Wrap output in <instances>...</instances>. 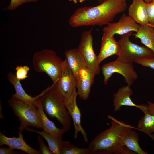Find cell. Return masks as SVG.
Listing matches in <instances>:
<instances>
[{
    "instance_id": "obj_1",
    "label": "cell",
    "mask_w": 154,
    "mask_h": 154,
    "mask_svg": "<svg viewBox=\"0 0 154 154\" xmlns=\"http://www.w3.org/2000/svg\"><path fill=\"white\" fill-rule=\"evenodd\" d=\"M127 7V0H104L96 6L77 9L70 17L69 24L74 28L107 25Z\"/></svg>"
},
{
    "instance_id": "obj_2",
    "label": "cell",
    "mask_w": 154,
    "mask_h": 154,
    "mask_svg": "<svg viewBox=\"0 0 154 154\" xmlns=\"http://www.w3.org/2000/svg\"><path fill=\"white\" fill-rule=\"evenodd\" d=\"M107 117L111 120V126L100 133L89 143L90 154H136L122 143L123 138L133 127L111 115Z\"/></svg>"
},
{
    "instance_id": "obj_3",
    "label": "cell",
    "mask_w": 154,
    "mask_h": 154,
    "mask_svg": "<svg viewBox=\"0 0 154 154\" xmlns=\"http://www.w3.org/2000/svg\"><path fill=\"white\" fill-rule=\"evenodd\" d=\"M44 112L52 118H55L62 126L66 132L71 125V117L66 108L65 101L56 89L54 84L47 88L40 96Z\"/></svg>"
},
{
    "instance_id": "obj_4",
    "label": "cell",
    "mask_w": 154,
    "mask_h": 154,
    "mask_svg": "<svg viewBox=\"0 0 154 154\" xmlns=\"http://www.w3.org/2000/svg\"><path fill=\"white\" fill-rule=\"evenodd\" d=\"M20 122L19 131L29 127L43 129L39 111L36 104L25 102L12 97L8 102Z\"/></svg>"
},
{
    "instance_id": "obj_5",
    "label": "cell",
    "mask_w": 154,
    "mask_h": 154,
    "mask_svg": "<svg viewBox=\"0 0 154 154\" xmlns=\"http://www.w3.org/2000/svg\"><path fill=\"white\" fill-rule=\"evenodd\" d=\"M32 64L35 70L44 72L50 78L53 83L58 80L63 68V61L54 51L44 49L33 54Z\"/></svg>"
},
{
    "instance_id": "obj_6",
    "label": "cell",
    "mask_w": 154,
    "mask_h": 154,
    "mask_svg": "<svg viewBox=\"0 0 154 154\" xmlns=\"http://www.w3.org/2000/svg\"><path fill=\"white\" fill-rule=\"evenodd\" d=\"M131 31L120 35L118 41L120 46V52L118 57L126 61L134 62V60L154 57V52L151 49L140 46L131 42L129 37L133 34Z\"/></svg>"
},
{
    "instance_id": "obj_7",
    "label": "cell",
    "mask_w": 154,
    "mask_h": 154,
    "mask_svg": "<svg viewBox=\"0 0 154 154\" xmlns=\"http://www.w3.org/2000/svg\"><path fill=\"white\" fill-rule=\"evenodd\" d=\"M101 69L105 84H107L109 79L114 73L123 76L125 82L130 86L138 78L137 74L134 69L133 62L126 61L118 57L116 60L103 65Z\"/></svg>"
},
{
    "instance_id": "obj_8",
    "label": "cell",
    "mask_w": 154,
    "mask_h": 154,
    "mask_svg": "<svg viewBox=\"0 0 154 154\" xmlns=\"http://www.w3.org/2000/svg\"><path fill=\"white\" fill-rule=\"evenodd\" d=\"M92 30L85 31L82 33L78 49L84 59L86 66L95 76L100 73V69L93 48Z\"/></svg>"
},
{
    "instance_id": "obj_9",
    "label": "cell",
    "mask_w": 154,
    "mask_h": 154,
    "mask_svg": "<svg viewBox=\"0 0 154 154\" xmlns=\"http://www.w3.org/2000/svg\"><path fill=\"white\" fill-rule=\"evenodd\" d=\"M55 88L65 100H69L76 89V81L74 75L69 67L66 59L60 76L55 83Z\"/></svg>"
},
{
    "instance_id": "obj_10",
    "label": "cell",
    "mask_w": 154,
    "mask_h": 154,
    "mask_svg": "<svg viewBox=\"0 0 154 154\" xmlns=\"http://www.w3.org/2000/svg\"><path fill=\"white\" fill-rule=\"evenodd\" d=\"M139 26L129 15L123 14L118 22L108 23L103 31V33L111 36L116 34L121 35L131 31L137 32Z\"/></svg>"
},
{
    "instance_id": "obj_11",
    "label": "cell",
    "mask_w": 154,
    "mask_h": 154,
    "mask_svg": "<svg viewBox=\"0 0 154 154\" xmlns=\"http://www.w3.org/2000/svg\"><path fill=\"white\" fill-rule=\"evenodd\" d=\"M78 95L76 89L70 98L65 102V105L73 120L74 129V138H77L78 133L80 132L84 141L87 143L88 142L87 134L81 125V114L76 102Z\"/></svg>"
},
{
    "instance_id": "obj_12",
    "label": "cell",
    "mask_w": 154,
    "mask_h": 154,
    "mask_svg": "<svg viewBox=\"0 0 154 154\" xmlns=\"http://www.w3.org/2000/svg\"><path fill=\"white\" fill-rule=\"evenodd\" d=\"M130 87L128 85L122 87L120 88L116 93L114 94L113 99L114 111H118L122 106H125L135 107L144 112L148 109V105L135 104L130 97L133 93Z\"/></svg>"
},
{
    "instance_id": "obj_13",
    "label": "cell",
    "mask_w": 154,
    "mask_h": 154,
    "mask_svg": "<svg viewBox=\"0 0 154 154\" xmlns=\"http://www.w3.org/2000/svg\"><path fill=\"white\" fill-rule=\"evenodd\" d=\"M95 76L86 66L81 69L76 78V88L78 95L83 100H86L90 95L91 88Z\"/></svg>"
},
{
    "instance_id": "obj_14",
    "label": "cell",
    "mask_w": 154,
    "mask_h": 154,
    "mask_svg": "<svg viewBox=\"0 0 154 154\" xmlns=\"http://www.w3.org/2000/svg\"><path fill=\"white\" fill-rule=\"evenodd\" d=\"M22 131H18L19 137H9L0 132V146L6 145L13 149H18L29 154H41L39 150L32 148L27 144L23 139Z\"/></svg>"
},
{
    "instance_id": "obj_15",
    "label": "cell",
    "mask_w": 154,
    "mask_h": 154,
    "mask_svg": "<svg viewBox=\"0 0 154 154\" xmlns=\"http://www.w3.org/2000/svg\"><path fill=\"white\" fill-rule=\"evenodd\" d=\"M120 52V46L114 36H111L103 33L102 38L100 51L97 56L100 63L103 60L111 56H118Z\"/></svg>"
},
{
    "instance_id": "obj_16",
    "label": "cell",
    "mask_w": 154,
    "mask_h": 154,
    "mask_svg": "<svg viewBox=\"0 0 154 154\" xmlns=\"http://www.w3.org/2000/svg\"><path fill=\"white\" fill-rule=\"evenodd\" d=\"M128 11L129 15L138 24L144 25L149 23L147 3L144 0H133Z\"/></svg>"
},
{
    "instance_id": "obj_17",
    "label": "cell",
    "mask_w": 154,
    "mask_h": 154,
    "mask_svg": "<svg viewBox=\"0 0 154 154\" xmlns=\"http://www.w3.org/2000/svg\"><path fill=\"white\" fill-rule=\"evenodd\" d=\"M41 94L37 98L36 105L39 111L44 131L54 136L59 139L62 140V136L66 132L62 128L57 127L54 123L47 117L43 110L40 98Z\"/></svg>"
},
{
    "instance_id": "obj_18",
    "label": "cell",
    "mask_w": 154,
    "mask_h": 154,
    "mask_svg": "<svg viewBox=\"0 0 154 154\" xmlns=\"http://www.w3.org/2000/svg\"><path fill=\"white\" fill-rule=\"evenodd\" d=\"M64 54L68 64L76 78L80 70L86 67L84 59L78 48L66 50Z\"/></svg>"
},
{
    "instance_id": "obj_19",
    "label": "cell",
    "mask_w": 154,
    "mask_h": 154,
    "mask_svg": "<svg viewBox=\"0 0 154 154\" xmlns=\"http://www.w3.org/2000/svg\"><path fill=\"white\" fill-rule=\"evenodd\" d=\"M7 77L15 90V93L13 94L12 97L29 103L36 104L37 99L40 95L35 97H32L28 94L23 88L20 80L18 79L15 75L12 72L9 73Z\"/></svg>"
},
{
    "instance_id": "obj_20",
    "label": "cell",
    "mask_w": 154,
    "mask_h": 154,
    "mask_svg": "<svg viewBox=\"0 0 154 154\" xmlns=\"http://www.w3.org/2000/svg\"><path fill=\"white\" fill-rule=\"evenodd\" d=\"M136 38H139L142 43L154 52V27L149 23L139 25L138 29L134 34Z\"/></svg>"
},
{
    "instance_id": "obj_21",
    "label": "cell",
    "mask_w": 154,
    "mask_h": 154,
    "mask_svg": "<svg viewBox=\"0 0 154 154\" xmlns=\"http://www.w3.org/2000/svg\"><path fill=\"white\" fill-rule=\"evenodd\" d=\"M139 140V134L136 131L132 129L123 138L122 141V145L136 154H147L140 147L138 143Z\"/></svg>"
},
{
    "instance_id": "obj_22",
    "label": "cell",
    "mask_w": 154,
    "mask_h": 154,
    "mask_svg": "<svg viewBox=\"0 0 154 154\" xmlns=\"http://www.w3.org/2000/svg\"><path fill=\"white\" fill-rule=\"evenodd\" d=\"M25 130L36 133L43 137L47 142L48 147L52 154H61V142L62 140L59 139L54 136L44 131H40L30 128H27Z\"/></svg>"
},
{
    "instance_id": "obj_23",
    "label": "cell",
    "mask_w": 154,
    "mask_h": 154,
    "mask_svg": "<svg viewBox=\"0 0 154 154\" xmlns=\"http://www.w3.org/2000/svg\"><path fill=\"white\" fill-rule=\"evenodd\" d=\"M143 113L144 115L138 121L137 128L151 137L154 133V114L149 112V109Z\"/></svg>"
},
{
    "instance_id": "obj_24",
    "label": "cell",
    "mask_w": 154,
    "mask_h": 154,
    "mask_svg": "<svg viewBox=\"0 0 154 154\" xmlns=\"http://www.w3.org/2000/svg\"><path fill=\"white\" fill-rule=\"evenodd\" d=\"M60 152L61 154H90L88 147H79L68 141H62Z\"/></svg>"
},
{
    "instance_id": "obj_25",
    "label": "cell",
    "mask_w": 154,
    "mask_h": 154,
    "mask_svg": "<svg viewBox=\"0 0 154 154\" xmlns=\"http://www.w3.org/2000/svg\"><path fill=\"white\" fill-rule=\"evenodd\" d=\"M15 75L19 80H23L28 77L27 74L29 70L28 66L26 65L17 66L15 68Z\"/></svg>"
},
{
    "instance_id": "obj_26",
    "label": "cell",
    "mask_w": 154,
    "mask_h": 154,
    "mask_svg": "<svg viewBox=\"0 0 154 154\" xmlns=\"http://www.w3.org/2000/svg\"><path fill=\"white\" fill-rule=\"evenodd\" d=\"M38 1V0H11L10 3L7 8L6 9L13 10L25 3L36 2Z\"/></svg>"
},
{
    "instance_id": "obj_27",
    "label": "cell",
    "mask_w": 154,
    "mask_h": 154,
    "mask_svg": "<svg viewBox=\"0 0 154 154\" xmlns=\"http://www.w3.org/2000/svg\"><path fill=\"white\" fill-rule=\"evenodd\" d=\"M134 62L143 66L150 68L154 70V57L149 58L135 60Z\"/></svg>"
},
{
    "instance_id": "obj_28",
    "label": "cell",
    "mask_w": 154,
    "mask_h": 154,
    "mask_svg": "<svg viewBox=\"0 0 154 154\" xmlns=\"http://www.w3.org/2000/svg\"><path fill=\"white\" fill-rule=\"evenodd\" d=\"M147 10L149 23L154 27V1L147 3Z\"/></svg>"
},
{
    "instance_id": "obj_29",
    "label": "cell",
    "mask_w": 154,
    "mask_h": 154,
    "mask_svg": "<svg viewBox=\"0 0 154 154\" xmlns=\"http://www.w3.org/2000/svg\"><path fill=\"white\" fill-rule=\"evenodd\" d=\"M41 136H38V142L39 145V151L41 154H52L49 147L46 146Z\"/></svg>"
},
{
    "instance_id": "obj_30",
    "label": "cell",
    "mask_w": 154,
    "mask_h": 154,
    "mask_svg": "<svg viewBox=\"0 0 154 154\" xmlns=\"http://www.w3.org/2000/svg\"><path fill=\"white\" fill-rule=\"evenodd\" d=\"M23 153L15 151L14 149L9 147V148L1 147L0 148V154H21Z\"/></svg>"
},
{
    "instance_id": "obj_31",
    "label": "cell",
    "mask_w": 154,
    "mask_h": 154,
    "mask_svg": "<svg viewBox=\"0 0 154 154\" xmlns=\"http://www.w3.org/2000/svg\"><path fill=\"white\" fill-rule=\"evenodd\" d=\"M147 102L149 112L154 114V103L150 101H147Z\"/></svg>"
},
{
    "instance_id": "obj_32",
    "label": "cell",
    "mask_w": 154,
    "mask_h": 154,
    "mask_svg": "<svg viewBox=\"0 0 154 154\" xmlns=\"http://www.w3.org/2000/svg\"><path fill=\"white\" fill-rule=\"evenodd\" d=\"M147 3H149L153 1L154 0H144Z\"/></svg>"
},
{
    "instance_id": "obj_33",
    "label": "cell",
    "mask_w": 154,
    "mask_h": 154,
    "mask_svg": "<svg viewBox=\"0 0 154 154\" xmlns=\"http://www.w3.org/2000/svg\"><path fill=\"white\" fill-rule=\"evenodd\" d=\"M78 0H69L70 1H72L74 3L76 4Z\"/></svg>"
},
{
    "instance_id": "obj_34",
    "label": "cell",
    "mask_w": 154,
    "mask_h": 154,
    "mask_svg": "<svg viewBox=\"0 0 154 154\" xmlns=\"http://www.w3.org/2000/svg\"><path fill=\"white\" fill-rule=\"evenodd\" d=\"M100 3L102 2L104 0H97Z\"/></svg>"
},
{
    "instance_id": "obj_35",
    "label": "cell",
    "mask_w": 154,
    "mask_h": 154,
    "mask_svg": "<svg viewBox=\"0 0 154 154\" xmlns=\"http://www.w3.org/2000/svg\"><path fill=\"white\" fill-rule=\"evenodd\" d=\"M79 1L80 3H82L85 1L87 0H79Z\"/></svg>"
}]
</instances>
